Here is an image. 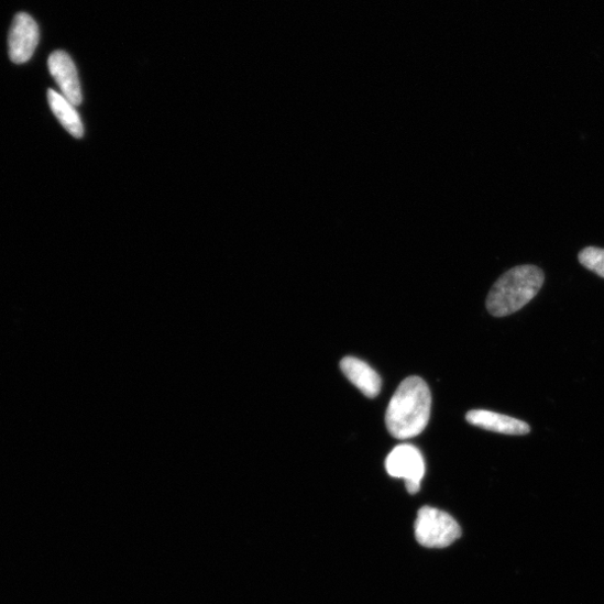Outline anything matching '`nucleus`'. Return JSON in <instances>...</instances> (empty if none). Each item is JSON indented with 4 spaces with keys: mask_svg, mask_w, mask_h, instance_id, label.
Returning <instances> with one entry per match:
<instances>
[{
    "mask_svg": "<svg viewBox=\"0 0 604 604\" xmlns=\"http://www.w3.org/2000/svg\"><path fill=\"white\" fill-rule=\"evenodd\" d=\"M432 406V396L426 381L411 376L395 391L385 415L386 428L399 440L415 438L427 428Z\"/></svg>",
    "mask_w": 604,
    "mask_h": 604,
    "instance_id": "nucleus-1",
    "label": "nucleus"
},
{
    "mask_svg": "<svg viewBox=\"0 0 604 604\" xmlns=\"http://www.w3.org/2000/svg\"><path fill=\"white\" fill-rule=\"evenodd\" d=\"M546 276L539 266L518 265L510 268L493 286L487 309L495 317L509 316L526 306L545 285Z\"/></svg>",
    "mask_w": 604,
    "mask_h": 604,
    "instance_id": "nucleus-2",
    "label": "nucleus"
},
{
    "mask_svg": "<svg viewBox=\"0 0 604 604\" xmlns=\"http://www.w3.org/2000/svg\"><path fill=\"white\" fill-rule=\"evenodd\" d=\"M461 536L458 521L448 513L430 506L422 507L416 520V537L428 549H444Z\"/></svg>",
    "mask_w": 604,
    "mask_h": 604,
    "instance_id": "nucleus-3",
    "label": "nucleus"
},
{
    "mask_svg": "<svg viewBox=\"0 0 604 604\" xmlns=\"http://www.w3.org/2000/svg\"><path fill=\"white\" fill-rule=\"evenodd\" d=\"M385 468L389 476L406 482L409 494L415 495L420 492L426 474V462L417 447L408 443L395 447L385 460Z\"/></svg>",
    "mask_w": 604,
    "mask_h": 604,
    "instance_id": "nucleus-4",
    "label": "nucleus"
},
{
    "mask_svg": "<svg viewBox=\"0 0 604 604\" xmlns=\"http://www.w3.org/2000/svg\"><path fill=\"white\" fill-rule=\"evenodd\" d=\"M40 41L36 22L26 13L15 17L10 31V57L17 64L28 62L34 54Z\"/></svg>",
    "mask_w": 604,
    "mask_h": 604,
    "instance_id": "nucleus-5",
    "label": "nucleus"
},
{
    "mask_svg": "<svg viewBox=\"0 0 604 604\" xmlns=\"http://www.w3.org/2000/svg\"><path fill=\"white\" fill-rule=\"evenodd\" d=\"M48 70L56 81L61 95L76 107L83 102L81 85L77 67L69 54L63 51L54 52L48 58Z\"/></svg>",
    "mask_w": 604,
    "mask_h": 604,
    "instance_id": "nucleus-6",
    "label": "nucleus"
},
{
    "mask_svg": "<svg viewBox=\"0 0 604 604\" xmlns=\"http://www.w3.org/2000/svg\"><path fill=\"white\" fill-rule=\"evenodd\" d=\"M465 419L472 426L503 435L523 436L530 431L524 421L486 410L470 411Z\"/></svg>",
    "mask_w": 604,
    "mask_h": 604,
    "instance_id": "nucleus-7",
    "label": "nucleus"
},
{
    "mask_svg": "<svg viewBox=\"0 0 604 604\" xmlns=\"http://www.w3.org/2000/svg\"><path fill=\"white\" fill-rule=\"evenodd\" d=\"M341 370L366 397L374 398L380 394L381 376L364 361L352 356L345 358L341 361Z\"/></svg>",
    "mask_w": 604,
    "mask_h": 604,
    "instance_id": "nucleus-8",
    "label": "nucleus"
},
{
    "mask_svg": "<svg viewBox=\"0 0 604 604\" xmlns=\"http://www.w3.org/2000/svg\"><path fill=\"white\" fill-rule=\"evenodd\" d=\"M47 99L54 116L58 119L65 130L70 132L74 138L81 139L85 129L83 120L76 110V106L54 90L47 91Z\"/></svg>",
    "mask_w": 604,
    "mask_h": 604,
    "instance_id": "nucleus-9",
    "label": "nucleus"
},
{
    "mask_svg": "<svg viewBox=\"0 0 604 604\" xmlns=\"http://www.w3.org/2000/svg\"><path fill=\"white\" fill-rule=\"evenodd\" d=\"M579 261L589 271L604 278V249L585 248L580 252Z\"/></svg>",
    "mask_w": 604,
    "mask_h": 604,
    "instance_id": "nucleus-10",
    "label": "nucleus"
}]
</instances>
